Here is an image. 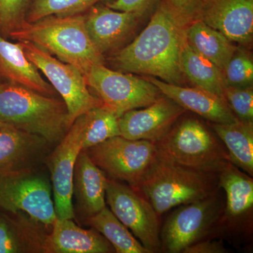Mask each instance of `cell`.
Wrapping results in <instances>:
<instances>
[{"label": "cell", "instance_id": "cell-14", "mask_svg": "<svg viewBox=\"0 0 253 253\" xmlns=\"http://www.w3.org/2000/svg\"><path fill=\"white\" fill-rule=\"evenodd\" d=\"M186 110L161 94L153 104L127 111L118 118L121 136L129 140H161Z\"/></svg>", "mask_w": 253, "mask_h": 253}, {"label": "cell", "instance_id": "cell-11", "mask_svg": "<svg viewBox=\"0 0 253 253\" xmlns=\"http://www.w3.org/2000/svg\"><path fill=\"white\" fill-rule=\"evenodd\" d=\"M218 191L207 199L182 205L171 214L161 231V251L182 253L203 240L224 212Z\"/></svg>", "mask_w": 253, "mask_h": 253}, {"label": "cell", "instance_id": "cell-26", "mask_svg": "<svg viewBox=\"0 0 253 253\" xmlns=\"http://www.w3.org/2000/svg\"><path fill=\"white\" fill-rule=\"evenodd\" d=\"M87 221L112 245L117 253H150L107 207Z\"/></svg>", "mask_w": 253, "mask_h": 253}, {"label": "cell", "instance_id": "cell-27", "mask_svg": "<svg viewBox=\"0 0 253 253\" xmlns=\"http://www.w3.org/2000/svg\"><path fill=\"white\" fill-rule=\"evenodd\" d=\"M82 151L121 136L118 118L103 106L89 110L81 115Z\"/></svg>", "mask_w": 253, "mask_h": 253}, {"label": "cell", "instance_id": "cell-4", "mask_svg": "<svg viewBox=\"0 0 253 253\" xmlns=\"http://www.w3.org/2000/svg\"><path fill=\"white\" fill-rule=\"evenodd\" d=\"M219 188V174L185 167L158 154L136 191L161 217L176 206L207 199Z\"/></svg>", "mask_w": 253, "mask_h": 253}, {"label": "cell", "instance_id": "cell-8", "mask_svg": "<svg viewBox=\"0 0 253 253\" xmlns=\"http://www.w3.org/2000/svg\"><path fill=\"white\" fill-rule=\"evenodd\" d=\"M27 59L51 83L67 107L69 121L96 107L102 106L101 100L91 94L84 75L79 68L56 59L42 48L29 42H18Z\"/></svg>", "mask_w": 253, "mask_h": 253}, {"label": "cell", "instance_id": "cell-28", "mask_svg": "<svg viewBox=\"0 0 253 253\" xmlns=\"http://www.w3.org/2000/svg\"><path fill=\"white\" fill-rule=\"evenodd\" d=\"M113 0H31L26 20L35 22L46 16L84 14L94 5Z\"/></svg>", "mask_w": 253, "mask_h": 253}, {"label": "cell", "instance_id": "cell-15", "mask_svg": "<svg viewBox=\"0 0 253 253\" xmlns=\"http://www.w3.org/2000/svg\"><path fill=\"white\" fill-rule=\"evenodd\" d=\"M199 20L239 46L253 41V0H206Z\"/></svg>", "mask_w": 253, "mask_h": 253}, {"label": "cell", "instance_id": "cell-29", "mask_svg": "<svg viewBox=\"0 0 253 253\" xmlns=\"http://www.w3.org/2000/svg\"><path fill=\"white\" fill-rule=\"evenodd\" d=\"M226 86L249 87L253 84V62L247 48L239 46L224 71Z\"/></svg>", "mask_w": 253, "mask_h": 253}, {"label": "cell", "instance_id": "cell-16", "mask_svg": "<svg viewBox=\"0 0 253 253\" xmlns=\"http://www.w3.org/2000/svg\"><path fill=\"white\" fill-rule=\"evenodd\" d=\"M49 145L41 136L1 122L0 174L35 169L46 158Z\"/></svg>", "mask_w": 253, "mask_h": 253}, {"label": "cell", "instance_id": "cell-24", "mask_svg": "<svg viewBox=\"0 0 253 253\" xmlns=\"http://www.w3.org/2000/svg\"><path fill=\"white\" fill-rule=\"evenodd\" d=\"M180 63L184 77L187 78L193 85L224 99L226 84L224 73L214 63L196 52L189 45L185 37L181 46Z\"/></svg>", "mask_w": 253, "mask_h": 253}, {"label": "cell", "instance_id": "cell-33", "mask_svg": "<svg viewBox=\"0 0 253 253\" xmlns=\"http://www.w3.org/2000/svg\"><path fill=\"white\" fill-rule=\"evenodd\" d=\"M161 1V0H113L105 4L116 11L136 13L146 18L154 12Z\"/></svg>", "mask_w": 253, "mask_h": 253}, {"label": "cell", "instance_id": "cell-13", "mask_svg": "<svg viewBox=\"0 0 253 253\" xmlns=\"http://www.w3.org/2000/svg\"><path fill=\"white\" fill-rule=\"evenodd\" d=\"M88 36L98 52L104 56L126 44L145 18L134 12L116 11L99 3L84 13Z\"/></svg>", "mask_w": 253, "mask_h": 253}, {"label": "cell", "instance_id": "cell-20", "mask_svg": "<svg viewBox=\"0 0 253 253\" xmlns=\"http://www.w3.org/2000/svg\"><path fill=\"white\" fill-rule=\"evenodd\" d=\"M108 176L94 164L84 151L78 155L75 165L73 198L79 211L87 218L106 207Z\"/></svg>", "mask_w": 253, "mask_h": 253}, {"label": "cell", "instance_id": "cell-9", "mask_svg": "<svg viewBox=\"0 0 253 253\" xmlns=\"http://www.w3.org/2000/svg\"><path fill=\"white\" fill-rule=\"evenodd\" d=\"M0 211L24 213L44 226L56 219L49 180L35 169L0 174Z\"/></svg>", "mask_w": 253, "mask_h": 253}, {"label": "cell", "instance_id": "cell-10", "mask_svg": "<svg viewBox=\"0 0 253 253\" xmlns=\"http://www.w3.org/2000/svg\"><path fill=\"white\" fill-rule=\"evenodd\" d=\"M106 201L111 211L150 253L161 251L159 216L143 195L108 178Z\"/></svg>", "mask_w": 253, "mask_h": 253}, {"label": "cell", "instance_id": "cell-6", "mask_svg": "<svg viewBox=\"0 0 253 253\" xmlns=\"http://www.w3.org/2000/svg\"><path fill=\"white\" fill-rule=\"evenodd\" d=\"M84 151L108 178L126 182L136 191L159 154L154 142L129 140L121 136Z\"/></svg>", "mask_w": 253, "mask_h": 253}, {"label": "cell", "instance_id": "cell-1", "mask_svg": "<svg viewBox=\"0 0 253 253\" xmlns=\"http://www.w3.org/2000/svg\"><path fill=\"white\" fill-rule=\"evenodd\" d=\"M184 41V30L160 3L144 31L129 44L112 53L109 59L122 72L151 76L184 86L185 77L180 63Z\"/></svg>", "mask_w": 253, "mask_h": 253}, {"label": "cell", "instance_id": "cell-22", "mask_svg": "<svg viewBox=\"0 0 253 253\" xmlns=\"http://www.w3.org/2000/svg\"><path fill=\"white\" fill-rule=\"evenodd\" d=\"M184 34L189 45L196 52L214 63L224 73L238 47L234 42L201 20L184 28Z\"/></svg>", "mask_w": 253, "mask_h": 253}, {"label": "cell", "instance_id": "cell-34", "mask_svg": "<svg viewBox=\"0 0 253 253\" xmlns=\"http://www.w3.org/2000/svg\"><path fill=\"white\" fill-rule=\"evenodd\" d=\"M229 252L220 241H198L186 248L183 253H226Z\"/></svg>", "mask_w": 253, "mask_h": 253}, {"label": "cell", "instance_id": "cell-7", "mask_svg": "<svg viewBox=\"0 0 253 253\" xmlns=\"http://www.w3.org/2000/svg\"><path fill=\"white\" fill-rule=\"evenodd\" d=\"M86 84L96 93L103 107L118 118L131 110L146 107L161 95L144 78L94 65L84 73Z\"/></svg>", "mask_w": 253, "mask_h": 253}, {"label": "cell", "instance_id": "cell-12", "mask_svg": "<svg viewBox=\"0 0 253 253\" xmlns=\"http://www.w3.org/2000/svg\"><path fill=\"white\" fill-rule=\"evenodd\" d=\"M46 157L51 174V191L55 212L59 219L75 217L73 204V180L75 165L82 151V121L78 116Z\"/></svg>", "mask_w": 253, "mask_h": 253}, {"label": "cell", "instance_id": "cell-30", "mask_svg": "<svg viewBox=\"0 0 253 253\" xmlns=\"http://www.w3.org/2000/svg\"><path fill=\"white\" fill-rule=\"evenodd\" d=\"M31 0H0V33L5 38L26 22Z\"/></svg>", "mask_w": 253, "mask_h": 253}, {"label": "cell", "instance_id": "cell-32", "mask_svg": "<svg viewBox=\"0 0 253 253\" xmlns=\"http://www.w3.org/2000/svg\"><path fill=\"white\" fill-rule=\"evenodd\" d=\"M224 99L240 121L253 123V88L226 86Z\"/></svg>", "mask_w": 253, "mask_h": 253}, {"label": "cell", "instance_id": "cell-23", "mask_svg": "<svg viewBox=\"0 0 253 253\" xmlns=\"http://www.w3.org/2000/svg\"><path fill=\"white\" fill-rule=\"evenodd\" d=\"M225 146L229 161L236 167L253 176V123L240 121L210 125Z\"/></svg>", "mask_w": 253, "mask_h": 253}, {"label": "cell", "instance_id": "cell-25", "mask_svg": "<svg viewBox=\"0 0 253 253\" xmlns=\"http://www.w3.org/2000/svg\"><path fill=\"white\" fill-rule=\"evenodd\" d=\"M219 187L225 191L226 200L224 211L226 217L239 219L252 211V176L229 162L219 173Z\"/></svg>", "mask_w": 253, "mask_h": 253}, {"label": "cell", "instance_id": "cell-19", "mask_svg": "<svg viewBox=\"0 0 253 253\" xmlns=\"http://www.w3.org/2000/svg\"><path fill=\"white\" fill-rule=\"evenodd\" d=\"M48 234L46 253H110L112 245L96 229H84L71 219L56 218Z\"/></svg>", "mask_w": 253, "mask_h": 253}, {"label": "cell", "instance_id": "cell-5", "mask_svg": "<svg viewBox=\"0 0 253 253\" xmlns=\"http://www.w3.org/2000/svg\"><path fill=\"white\" fill-rule=\"evenodd\" d=\"M155 144L164 157L202 172L219 174L230 162L225 146L212 128L196 118L178 120Z\"/></svg>", "mask_w": 253, "mask_h": 253}, {"label": "cell", "instance_id": "cell-31", "mask_svg": "<svg viewBox=\"0 0 253 253\" xmlns=\"http://www.w3.org/2000/svg\"><path fill=\"white\" fill-rule=\"evenodd\" d=\"M206 0H161L176 24L184 30L191 23L199 20Z\"/></svg>", "mask_w": 253, "mask_h": 253}, {"label": "cell", "instance_id": "cell-3", "mask_svg": "<svg viewBox=\"0 0 253 253\" xmlns=\"http://www.w3.org/2000/svg\"><path fill=\"white\" fill-rule=\"evenodd\" d=\"M84 13L72 16H46L35 22L26 21L9 38L29 42L73 65L84 73L94 65L104 64V56L98 52L88 36Z\"/></svg>", "mask_w": 253, "mask_h": 253}, {"label": "cell", "instance_id": "cell-2", "mask_svg": "<svg viewBox=\"0 0 253 253\" xmlns=\"http://www.w3.org/2000/svg\"><path fill=\"white\" fill-rule=\"evenodd\" d=\"M0 121L58 144L70 126L64 101L0 79Z\"/></svg>", "mask_w": 253, "mask_h": 253}, {"label": "cell", "instance_id": "cell-18", "mask_svg": "<svg viewBox=\"0 0 253 253\" xmlns=\"http://www.w3.org/2000/svg\"><path fill=\"white\" fill-rule=\"evenodd\" d=\"M42 226L24 213H1L0 253H46Z\"/></svg>", "mask_w": 253, "mask_h": 253}, {"label": "cell", "instance_id": "cell-21", "mask_svg": "<svg viewBox=\"0 0 253 253\" xmlns=\"http://www.w3.org/2000/svg\"><path fill=\"white\" fill-rule=\"evenodd\" d=\"M0 79L20 84L46 96L57 92L42 77L38 69L27 59L19 42L12 43L0 33Z\"/></svg>", "mask_w": 253, "mask_h": 253}, {"label": "cell", "instance_id": "cell-35", "mask_svg": "<svg viewBox=\"0 0 253 253\" xmlns=\"http://www.w3.org/2000/svg\"><path fill=\"white\" fill-rule=\"evenodd\" d=\"M0 127H1V121H0Z\"/></svg>", "mask_w": 253, "mask_h": 253}, {"label": "cell", "instance_id": "cell-17", "mask_svg": "<svg viewBox=\"0 0 253 253\" xmlns=\"http://www.w3.org/2000/svg\"><path fill=\"white\" fill-rule=\"evenodd\" d=\"M161 91L186 111H192L214 123L236 122V117L226 100L201 88L175 85L151 76H145Z\"/></svg>", "mask_w": 253, "mask_h": 253}]
</instances>
